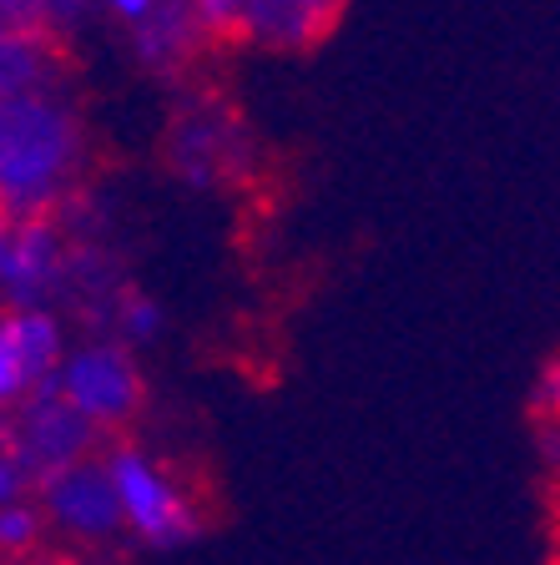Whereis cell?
I'll return each mask as SVG.
<instances>
[{"mask_svg":"<svg viewBox=\"0 0 560 565\" xmlns=\"http://www.w3.org/2000/svg\"><path fill=\"white\" fill-rule=\"evenodd\" d=\"M76 157V121L51 96H0V207L31 217L61 188Z\"/></svg>","mask_w":560,"mask_h":565,"instance_id":"6da1fadb","label":"cell"},{"mask_svg":"<svg viewBox=\"0 0 560 565\" xmlns=\"http://www.w3.org/2000/svg\"><path fill=\"white\" fill-rule=\"evenodd\" d=\"M106 475L117 484L121 515L131 520V530H137L147 545H187L198 535V515L187 510L182 494H177L137 449H121Z\"/></svg>","mask_w":560,"mask_h":565,"instance_id":"7a4b0ae2","label":"cell"},{"mask_svg":"<svg viewBox=\"0 0 560 565\" xmlns=\"http://www.w3.org/2000/svg\"><path fill=\"white\" fill-rule=\"evenodd\" d=\"M71 409H82L86 419L117 424L131 419V409L141 404V384L131 374V359L121 349H86L66 364V374L51 384Z\"/></svg>","mask_w":560,"mask_h":565,"instance_id":"3957f363","label":"cell"},{"mask_svg":"<svg viewBox=\"0 0 560 565\" xmlns=\"http://www.w3.org/2000/svg\"><path fill=\"white\" fill-rule=\"evenodd\" d=\"M46 484V505L61 525L82 530V535H106V530L121 520V505H117V484L112 475L96 470V465H82V459H71V465H56V470L41 475Z\"/></svg>","mask_w":560,"mask_h":565,"instance_id":"277c9868","label":"cell"},{"mask_svg":"<svg viewBox=\"0 0 560 565\" xmlns=\"http://www.w3.org/2000/svg\"><path fill=\"white\" fill-rule=\"evenodd\" d=\"M92 445V419L82 409H71L61 394L41 399L25 419V439H21V459L25 470H56V465H71L76 455H86Z\"/></svg>","mask_w":560,"mask_h":565,"instance_id":"5b68a950","label":"cell"},{"mask_svg":"<svg viewBox=\"0 0 560 565\" xmlns=\"http://www.w3.org/2000/svg\"><path fill=\"white\" fill-rule=\"evenodd\" d=\"M51 273H56V233H51V223H41L31 212V217L6 237L0 282H6V294H11L15 303H35L41 288L51 282Z\"/></svg>","mask_w":560,"mask_h":565,"instance_id":"8992f818","label":"cell"},{"mask_svg":"<svg viewBox=\"0 0 560 565\" xmlns=\"http://www.w3.org/2000/svg\"><path fill=\"white\" fill-rule=\"evenodd\" d=\"M339 21V0H243V31L283 46H304Z\"/></svg>","mask_w":560,"mask_h":565,"instance_id":"52a82bcc","label":"cell"},{"mask_svg":"<svg viewBox=\"0 0 560 565\" xmlns=\"http://www.w3.org/2000/svg\"><path fill=\"white\" fill-rule=\"evenodd\" d=\"M187 35H192V15L182 11V0H157L152 11L137 21V46L147 61L157 66H172L187 51Z\"/></svg>","mask_w":560,"mask_h":565,"instance_id":"ba28073f","label":"cell"},{"mask_svg":"<svg viewBox=\"0 0 560 565\" xmlns=\"http://www.w3.org/2000/svg\"><path fill=\"white\" fill-rule=\"evenodd\" d=\"M41 76V31H6L0 35V96L35 92Z\"/></svg>","mask_w":560,"mask_h":565,"instance_id":"9c48e42d","label":"cell"},{"mask_svg":"<svg viewBox=\"0 0 560 565\" xmlns=\"http://www.w3.org/2000/svg\"><path fill=\"white\" fill-rule=\"evenodd\" d=\"M11 333H15V349H21L25 369H31V379H46L51 364H56V323H51L46 313H15L11 318Z\"/></svg>","mask_w":560,"mask_h":565,"instance_id":"30bf717a","label":"cell"},{"mask_svg":"<svg viewBox=\"0 0 560 565\" xmlns=\"http://www.w3.org/2000/svg\"><path fill=\"white\" fill-rule=\"evenodd\" d=\"M25 384H35V379H31V369H25L21 349H15L11 323H0V404L15 399V394H21Z\"/></svg>","mask_w":560,"mask_h":565,"instance_id":"8fae6325","label":"cell"},{"mask_svg":"<svg viewBox=\"0 0 560 565\" xmlns=\"http://www.w3.org/2000/svg\"><path fill=\"white\" fill-rule=\"evenodd\" d=\"M121 329H127V339H137V343L157 339V329H162V308H157L152 298H127V308H121Z\"/></svg>","mask_w":560,"mask_h":565,"instance_id":"7c38bea8","label":"cell"},{"mask_svg":"<svg viewBox=\"0 0 560 565\" xmlns=\"http://www.w3.org/2000/svg\"><path fill=\"white\" fill-rule=\"evenodd\" d=\"M31 541H35V515L11 500V505L0 510V545H6V551H25Z\"/></svg>","mask_w":560,"mask_h":565,"instance_id":"4fadbf2b","label":"cell"},{"mask_svg":"<svg viewBox=\"0 0 560 565\" xmlns=\"http://www.w3.org/2000/svg\"><path fill=\"white\" fill-rule=\"evenodd\" d=\"M0 25L6 31H41L46 25V0H0Z\"/></svg>","mask_w":560,"mask_h":565,"instance_id":"5bb4252c","label":"cell"},{"mask_svg":"<svg viewBox=\"0 0 560 565\" xmlns=\"http://www.w3.org/2000/svg\"><path fill=\"white\" fill-rule=\"evenodd\" d=\"M192 15L212 31H233L243 21V0H192Z\"/></svg>","mask_w":560,"mask_h":565,"instance_id":"9a60e30c","label":"cell"},{"mask_svg":"<svg viewBox=\"0 0 560 565\" xmlns=\"http://www.w3.org/2000/svg\"><path fill=\"white\" fill-rule=\"evenodd\" d=\"M25 484V459L21 455H0V505H11Z\"/></svg>","mask_w":560,"mask_h":565,"instance_id":"2e32d148","label":"cell"},{"mask_svg":"<svg viewBox=\"0 0 560 565\" xmlns=\"http://www.w3.org/2000/svg\"><path fill=\"white\" fill-rule=\"evenodd\" d=\"M152 6H157V0H106V11L121 15V21H131V25H137L141 15L152 11Z\"/></svg>","mask_w":560,"mask_h":565,"instance_id":"e0dca14e","label":"cell"},{"mask_svg":"<svg viewBox=\"0 0 560 565\" xmlns=\"http://www.w3.org/2000/svg\"><path fill=\"white\" fill-rule=\"evenodd\" d=\"M0 253H6V223H0Z\"/></svg>","mask_w":560,"mask_h":565,"instance_id":"ac0fdd59","label":"cell"},{"mask_svg":"<svg viewBox=\"0 0 560 565\" xmlns=\"http://www.w3.org/2000/svg\"><path fill=\"white\" fill-rule=\"evenodd\" d=\"M0 35H6V25H0Z\"/></svg>","mask_w":560,"mask_h":565,"instance_id":"d6986e66","label":"cell"}]
</instances>
